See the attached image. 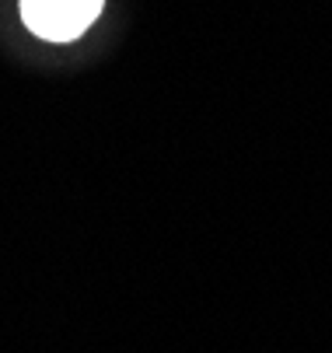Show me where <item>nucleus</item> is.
I'll list each match as a JSON object with an SVG mask.
<instances>
[{"mask_svg": "<svg viewBox=\"0 0 332 353\" xmlns=\"http://www.w3.org/2000/svg\"><path fill=\"white\" fill-rule=\"evenodd\" d=\"M102 0H21L25 25L50 42H70L98 18Z\"/></svg>", "mask_w": 332, "mask_h": 353, "instance_id": "f257e3e1", "label": "nucleus"}]
</instances>
